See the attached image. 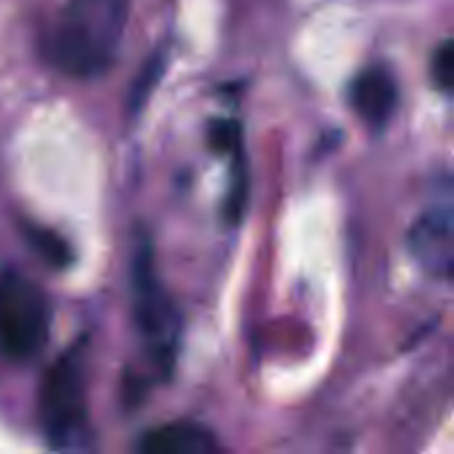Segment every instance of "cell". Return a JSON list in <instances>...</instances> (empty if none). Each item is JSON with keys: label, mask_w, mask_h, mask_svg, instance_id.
Here are the masks:
<instances>
[{"label": "cell", "mask_w": 454, "mask_h": 454, "mask_svg": "<svg viewBox=\"0 0 454 454\" xmlns=\"http://www.w3.org/2000/svg\"><path fill=\"white\" fill-rule=\"evenodd\" d=\"M128 13L130 0H69L48 32V61L74 80L101 77L120 53Z\"/></svg>", "instance_id": "6da1fadb"}, {"label": "cell", "mask_w": 454, "mask_h": 454, "mask_svg": "<svg viewBox=\"0 0 454 454\" xmlns=\"http://www.w3.org/2000/svg\"><path fill=\"white\" fill-rule=\"evenodd\" d=\"M51 335V303L29 277L0 274V356L8 362L35 359Z\"/></svg>", "instance_id": "7a4b0ae2"}, {"label": "cell", "mask_w": 454, "mask_h": 454, "mask_svg": "<svg viewBox=\"0 0 454 454\" xmlns=\"http://www.w3.org/2000/svg\"><path fill=\"white\" fill-rule=\"evenodd\" d=\"M37 418L45 439L56 450H72L85 436L88 396H85V370L77 351H67L45 372L40 383Z\"/></svg>", "instance_id": "3957f363"}, {"label": "cell", "mask_w": 454, "mask_h": 454, "mask_svg": "<svg viewBox=\"0 0 454 454\" xmlns=\"http://www.w3.org/2000/svg\"><path fill=\"white\" fill-rule=\"evenodd\" d=\"M133 314L154 359L162 370H170L178 346V314L173 311V303L154 271L149 245H141L133 258Z\"/></svg>", "instance_id": "277c9868"}, {"label": "cell", "mask_w": 454, "mask_h": 454, "mask_svg": "<svg viewBox=\"0 0 454 454\" xmlns=\"http://www.w3.org/2000/svg\"><path fill=\"white\" fill-rule=\"evenodd\" d=\"M410 253L415 263L434 279H450L454 263L452 210L431 207L410 229Z\"/></svg>", "instance_id": "5b68a950"}, {"label": "cell", "mask_w": 454, "mask_h": 454, "mask_svg": "<svg viewBox=\"0 0 454 454\" xmlns=\"http://www.w3.org/2000/svg\"><path fill=\"white\" fill-rule=\"evenodd\" d=\"M138 450L141 454H229L207 426L194 420H170L149 428Z\"/></svg>", "instance_id": "8992f818"}, {"label": "cell", "mask_w": 454, "mask_h": 454, "mask_svg": "<svg viewBox=\"0 0 454 454\" xmlns=\"http://www.w3.org/2000/svg\"><path fill=\"white\" fill-rule=\"evenodd\" d=\"M348 98H351L354 112L370 128H383L396 112L399 90H396L394 74L386 67H370L351 82Z\"/></svg>", "instance_id": "52a82bcc"}, {"label": "cell", "mask_w": 454, "mask_h": 454, "mask_svg": "<svg viewBox=\"0 0 454 454\" xmlns=\"http://www.w3.org/2000/svg\"><path fill=\"white\" fill-rule=\"evenodd\" d=\"M162 69H165V56L162 53H157V56H152L149 59V64L141 69V74L136 77V82H133V93H130V112H138L144 104H146V98H149V93L154 90V82L162 77Z\"/></svg>", "instance_id": "ba28073f"}, {"label": "cell", "mask_w": 454, "mask_h": 454, "mask_svg": "<svg viewBox=\"0 0 454 454\" xmlns=\"http://www.w3.org/2000/svg\"><path fill=\"white\" fill-rule=\"evenodd\" d=\"M431 77H434V85L442 90V93H450L454 80V43L452 40H444L436 53H434V64H431Z\"/></svg>", "instance_id": "9c48e42d"}, {"label": "cell", "mask_w": 454, "mask_h": 454, "mask_svg": "<svg viewBox=\"0 0 454 454\" xmlns=\"http://www.w3.org/2000/svg\"><path fill=\"white\" fill-rule=\"evenodd\" d=\"M207 138H210V146L215 152H237L242 133H239V125L237 122H231V120H215L213 128H210V133H207Z\"/></svg>", "instance_id": "30bf717a"}]
</instances>
